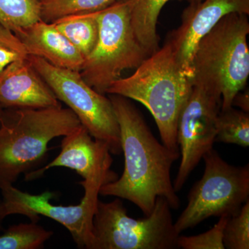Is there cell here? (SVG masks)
Wrapping results in <instances>:
<instances>
[{
	"label": "cell",
	"instance_id": "cell-1",
	"mask_svg": "<svg viewBox=\"0 0 249 249\" xmlns=\"http://www.w3.org/2000/svg\"><path fill=\"white\" fill-rule=\"evenodd\" d=\"M109 98L120 127L124 167L121 178L101 186L99 195L127 199L145 216L151 213L158 197L166 199L172 209H178L171 168L180 152L158 142L130 99L115 94Z\"/></svg>",
	"mask_w": 249,
	"mask_h": 249
},
{
	"label": "cell",
	"instance_id": "cell-2",
	"mask_svg": "<svg viewBox=\"0 0 249 249\" xmlns=\"http://www.w3.org/2000/svg\"><path fill=\"white\" fill-rule=\"evenodd\" d=\"M193 77L183 71L168 41L147 57L133 74L111 83L106 93L119 95L142 103L153 116L161 142L180 152L178 117L193 89Z\"/></svg>",
	"mask_w": 249,
	"mask_h": 249
},
{
	"label": "cell",
	"instance_id": "cell-3",
	"mask_svg": "<svg viewBox=\"0 0 249 249\" xmlns=\"http://www.w3.org/2000/svg\"><path fill=\"white\" fill-rule=\"evenodd\" d=\"M81 125L70 108H4L0 124V190L37 169L48 144Z\"/></svg>",
	"mask_w": 249,
	"mask_h": 249
},
{
	"label": "cell",
	"instance_id": "cell-4",
	"mask_svg": "<svg viewBox=\"0 0 249 249\" xmlns=\"http://www.w3.org/2000/svg\"><path fill=\"white\" fill-rule=\"evenodd\" d=\"M248 16L231 13L201 37L192 61L193 81L222 96V109L247 85L249 76Z\"/></svg>",
	"mask_w": 249,
	"mask_h": 249
},
{
	"label": "cell",
	"instance_id": "cell-5",
	"mask_svg": "<svg viewBox=\"0 0 249 249\" xmlns=\"http://www.w3.org/2000/svg\"><path fill=\"white\" fill-rule=\"evenodd\" d=\"M134 0H117L98 12V39L85 58L80 73L85 81L102 94L125 70L137 69L150 56L136 37L131 11Z\"/></svg>",
	"mask_w": 249,
	"mask_h": 249
},
{
	"label": "cell",
	"instance_id": "cell-6",
	"mask_svg": "<svg viewBox=\"0 0 249 249\" xmlns=\"http://www.w3.org/2000/svg\"><path fill=\"white\" fill-rule=\"evenodd\" d=\"M168 201L158 197L151 213L142 219L127 215L122 201L98 199L93 219V249H177L179 235Z\"/></svg>",
	"mask_w": 249,
	"mask_h": 249
},
{
	"label": "cell",
	"instance_id": "cell-7",
	"mask_svg": "<svg viewBox=\"0 0 249 249\" xmlns=\"http://www.w3.org/2000/svg\"><path fill=\"white\" fill-rule=\"evenodd\" d=\"M205 170L188 195L186 209L174 222L181 232L211 217H232L249 200V165L234 166L212 149L203 157Z\"/></svg>",
	"mask_w": 249,
	"mask_h": 249
},
{
	"label": "cell",
	"instance_id": "cell-8",
	"mask_svg": "<svg viewBox=\"0 0 249 249\" xmlns=\"http://www.w3.org/2000/svg\"><path fill=\"white\" fill-rule=\"evenodd\" d=\"M36 71L79 119L93 139L107 144L113 155H120V127L110 99L96 91L82 78L79 71L54 66L45 59L29 55Z\"/></svg>",
	"mask_w": 249,
	"mask_h": 249
},
{
	"label": "cell",
	"instance_id": "cell-9",
	"mask_svg": "<svg viewBox=\"0 0 249 249\" xmlns=\"http://www.w3.org/2000/svg\"><path fill=\"white\" fill-rule=\"evenodd\" d=\"M109 181L106 178L83 180L80 184L85 195L78 205L56 206L49 202L53 194L45 191L40 195H31L14 186L1 189L2 200L0 208L6 217L10 214H23L37 222L38 215L56 221L70 232L73 241L79 248L93 249V219L97 208L98 196L101 186Z\"/></svg>",
	"mask_w": 249,
	"mask_h": 249
},
{
	"label": "cell",
	"instance_id": "cell-10",
	"mask_svg": "<svg viewBox=\"0 0 249 249\" xmlns=\"http://www.w3.org/2000/svg\"><path fill=\"white\" fill-rule=\"evenodd\" d=\"M222 96L203 85L193 84L178 124V143L181 162L173 182L177 193L182 189L203 157L213 149Z\"/></svg>",
	"mask_w": 249,
	"mask_h": 249
},
{
	"label": "cell",
	"instance_id": "cell-11",
	"mask_svg": "<svg viewBox=\"0 0 249 249\" xmlns=\"http://www.w3.org/2000/svg\"><path fill=\"white\" fill-rule=\"evenodd\" d=\"M231 13L249 15V0H203L188 4L181 16V24L168 40L181 69L193 77L195 49L204 37L224 16Z\"/></svg>",
	"mask_w": 249,
	"mask_h": 249
},
{
	"label": "cell",
	"instance_id": "cell-12",
	"mask_svg": "<svg viewBox=\"0 0 249 249\" xmlns=\"http://www.w3.org/2000/svg\"><path fill=\"white\" fill-rule=\"evenodd\" d=\"M60 147L58 157L43 168L28 173L25 179L31 181L40 178L54 167L75 170L86 181L106 178L111 182L117 179V174L111 170L113 160L107 144L93 139L82 124L64 137Z\"/></svg>",
	"mask_w": 249,
	"mask_h": 249
},
{
	"label": "cell",
	"instance_id": "cell-13",
	"mask_svg": "<svg viewBox=\"0 0 249 249\" xmlns=\"http://www.w3.org/2000/svg\"><path fill=\"white\" fill-rule=\"evenodd\" d=\"M0 106L38 109L61 104L27 58L12 62L0 73Z\"/></svg>",
	"mask_w": 249,
	"mask_h": 249
},
{
	"label": "cell",
	"instance_id": "cell-14",
	"mask_svg": "<svg viewBox=\"0 0 249 249\" xmlns=\"http://www.w3.org/2000/svg\"><path fill=\"white\" fill-rule=\"evenodd\" d=\"M29 53L60 68L80 71L84 58L53 23L37 21L16 33Z\"/></svg>",
	"mask_w": 249,
	"mask_h": 249
},
{
	"label": "cell",
	"instance_id": "cell-15",
	"mask_svg": "<svg viewBox=\"0 0 249 249\" xmlns=\"http://www.w3.org/2000/svg\"><path fill=\"white\" fill-rule=\"evenodd\" d=\"M98 12L73 15L52 22L79 51L84 60L97 44L99 33Z\"/></svg>",
	"mask_w": 249,
	"mask_h": 249
},
{
	"label": "cell",
	"instance_id": "cell-16",
	"mask_svg": "<svg viewBox=\"0 0 249 249\" xmlns=\"http://www.w3.org/2000/svg\"><path fill=\"white\" fill-rule=\"evenodd\" d=\"M169 1L171 0H134L131 24L139 42L150 55L160 49L157 21L160 11Z\"/></svg>",
	"mask_w": 249,
	"mask_h": 249
},
{
	"label": "cell",
	"instance_id": "cell-17",
	"mask_svg": "<svg viewBox=\"0 0 249 249\" xmlns=\"http://www.w3.org/2000/svg\"><path fill=\"white\" fill-rule=\"evenodd\" d=\"M117 0H40V19L52 23L73 15L89 14L107 9Z\"/></svg>",
	"mask_w": 249,
	"mask_h": 249
},
{
	"label": "cell",
	"instance_id": "cell-18",
	"mask_svg": "<svg viewBox=\"0 0 249 249\" xmlns=\"http://www.w3.org/2000/svg\"><path fill=\"white\" fill-rule=\"evenodd\" d=\"M53 235V232L31 222L11 226L0 235V249H38Z\"/></svg>",
	"mask_w": 249,
	"mask_h": 249
},
{
	"label": "cell",
	"instance_id": "cell-19",
	"mask_svg": "<svg viewBox=\"0 0 249 249\" xmlns=\"http://www.w3.org/2000/svg\"><path fill=\"white\" fill-rule=\"evenodd\" d=\"M215 142L249 146V114L231 107L221 110L217 119Z\"/></svg>",
	"mask_w": 249,
	"mask_h": 249
},
{
	"label": "cell",
	"instance_id": "cell-20",
	"mask_svg": "<svg viewBox=\"0 0 249 249\" xmlns=\"http://www.w3.org/2000/svg\"><path fill=\"white\" fill-rule=\"evenodd\" d=\"M40 19V0H0V23L14 34Z\"/></svg>",
	"mask_w": 249,
	"mask_h": 249
},
{
	"label": "cell",
	"instance_id": "cell-21",
	"mask_svg": "<svg viewBox=\"0 0 249 249\" xmlns=\"http://www.w3.org/2000/svg\"><path fill=\"white\" fill-rule=\"evenodd\" d=\"M223 243L227 249H249V200L243 205L238 213L228 219Z\"/></svg>",
	"mask_w": 249,
	"mask_h": 249
},
{
	"label": "cell",
	"instance_id": "cell-22",
	"mask_svg": "<svg viewBox=\"0 0 249 249\" xmlns=\"http://www.w3.org/2000/svg\"><path fill=\"white\" fill-rule=\"evenodd\" d=\"M230 217L222 216L212 229L199 235H178L177 247L182 249H225L223 243L224 230Z\"/></svg>",
	"mask_w": 249,
	"mask_h": 249
},
{
	"label": "cell",
	"instance_id": "cell-23",
	"mask_svg": "<svg viewBox=\"0 0 249 249\" xmlns=\"http://www.w3.org/2000/svg\"><path fill=\"white\" fill-rule=\"evenodd\" d=\"M28 56L29 53L18 36L0 23V73L12 62Z\"/></svg>",
	"mask_w": 249,
	"mask_h": 249
},
{
	"label": "cell",
	"instance_id": "cell-24",
	"mask_svg": "<svg viewBox=\"0 0 249 249\" xmlns=\"http://www.w3.org/2000/svg\"><path fill=\"white\" fill-rule=\"evenodd\" d=\"M232 106L239 107L240 110L249 113V90H246L244 92H241V91H239L232 100Z\"/></svg>",
	"mask_w": 249,
	"mask_h": 249
},
{
	"label": "cell",
	"instance_id": "cell-25",
	"mask_svg": "<svg viewBox=\"0 0 249 249\" xmlns=\"http://www.w3.org/2000/svg\"><path fill=\"white\" fill-rule=\"evenodd\" d=\"M5 217H6V216L3 213L2 211H1V208H0V230L2 229V223Z\"/></svg>",
	"mask_w": 249,
	"mask_h": 249
},
{
	"label": "cell",
	"instance_id": "cell-26",
	"mask_svg": "<svg viewBox=\"0 0 249 249\" xmlns=\"http://www.w3.org/2000/svg\"><path fill=\"white\" fill-rule=\"evenodd\" d=\"M180 1H183V0H180ZM183 1H186V2L188 3V4H197L203 0H183Z\"/></svg>",
	"mask_w": 249,
	"mask_h": 249
},
{
	"label": "cell",
	"instance_id": "cell-27",
	"mask_svg": "<svg viewBox=\"0 0 249 249\" xmlns=\"http://www.w3.org/2000/svg\"><path fill=\"white\" fill-rule=\"evenodd\" d=\"M4 108L0 106V124H1V117H2L3 112H4Z\"/></svg>",
	"mask_w": 249,
	"mask_h": 249
}]
</instances>
